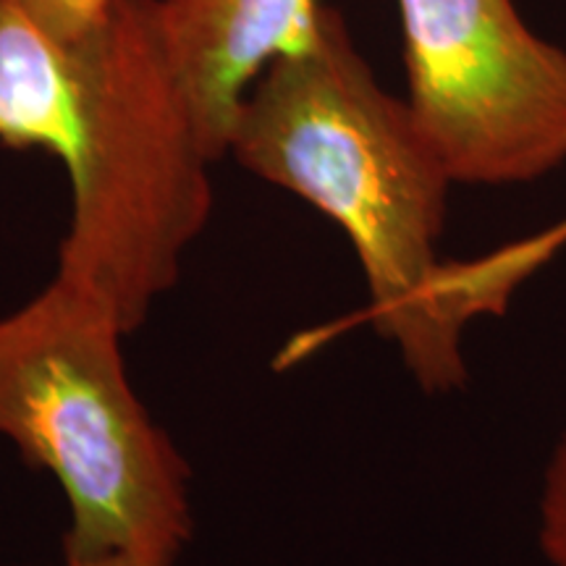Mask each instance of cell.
I'll return each mask as SVG.
<instances>
[{"instance_id": "1", "label": "cell", "mask_w": 566, "mask_h": 566, "mask_svg": "<svg viewBox=\"0 0 566 566\" xmlns=\"http://www.w3.org/2000/svg\"><path fill=\"white\" fill-rule=\"evenodd\" d=\"M229 155L321 210L349 239L367 317L428 394L464 386V323L443 292L451 176L407 101L380 87L342 13L321 11L315 38L281 55L247 92Z\"/></svg>"}, {"instance_id": "2", "label": "cell", "mask_w": 566, "mask_h": 566, "mask_svg": "<svg viewBox=\"0 0 566 566\" xmlns=\"http://www.w3.org/2000/svg\"><path fill=\"white\" fill-rule=\"evenodd\" d=\"M122 323L66 281L0 317V438L66 495L63 558L179 562L192 470L126 370Z\"/></svg>"}, {"instance_id": "3", "label": "cell", "mask_w": 566, "mask_h": 566, "mask_svg": "<svg viewBox=\"0 0 566 566\" xmlns=\"http://www.w3.org/2000/svg\"><path fill=\"white\" fill-rule=\"evenodd\" d=\"M195 105L163 38L158 0H116L82 45L69 229L55 279L134 334L181 279L212 210Z\"/></svg>"}, {"instance_id": "4", "label": "cell", "mask_w": 566, "mask_h": 566, "mask_svg": "<svg viewBox=\"0 0 566 566\" xmlns=\"http://www.w3.org/2000/svg\"><path fill=\"white\" fill-rule=\"evenodd\" d=\"M407 105L454 184L512 187L566 163V53L514 0H396Z\"/></svg>"}, {"instance_id": "5", "label": "cell", "mask_w": 566, "mask_h": 566, "mask_svg": "<svg viewBox=\"0 0 566 566\" xmlns=\"http://www.w3.org/2000/svg\"><path fill=\"white\" fill-rule=\"evenodd\" d=\"M321 11L317 0H158L163 38L212 160L229 155L258 76L315 38Z\"/></svg>"}, {"instance_id": "6", "label": "cell", "mask_w": 566, "mask_h": 566, "mask_svg": "<svg viewBox=\"0 0 566 566\" xmlns=\"http://www.w3.org/2000/svg\"><path fill=\"white\" fill-rule=\"evenodd\" d=\"M82 45L55 40L17 0H0V145L66 163L82 90Z\"/></svg>"}, {"instance_id": "7", "label": "cell", "mask_w": 566, "mask_h": 566, "mask_svg": "<svg viewBox=\"0 0 566 566\" xmlns=\"http://www.w3.org/2000/svg\"><path fill=\"white\" fill-rule=\"evenodd\" d=\"M566 247V218L533 237L516 239L483 258L451 260V292L470 321L501 315L516 289Z\"/></svg>"}, {"instance_id": "8", "label": "cell", "mask_w": 566, "mask_h": 566, "mask_svg": "<svg viewBox=\"0 0 566 566\" xmlns=\"http://www.w3.org/2000/svg\"><path fill=\"white\" fill-rule=\"evenodd\" d=\"M42 30L66 45H82L101 30L116 0H17Z\"/></svg>"}, {"instance_id": "9", "label": "cell", "mask_w": 566, "mask_h": 566, "mask_svg": "<svg viewBox=\"0 0 566 566\" xmlns=\"http://www.w3.org/2000/svg\"><path fill=\"white\" fill-rule=\"evenodd\" d=\"M541 551L551 566H566V430L548 459L541 493Z\"/></svg>"}, {"instance_id": "10", "label": "cell", "mask_w": 566, "mask_h": 566, "mask_svg": "<svg viewBox=\"0 0 566 566\" xmlns=\"http://www.w3.org/2000/svg\"><path fill=\"white\" fill-rule=\"evenodd\" d=\"M61 566H176V562L139 554H105L95 558H63Z\"/></svg>"}]
</instances>
